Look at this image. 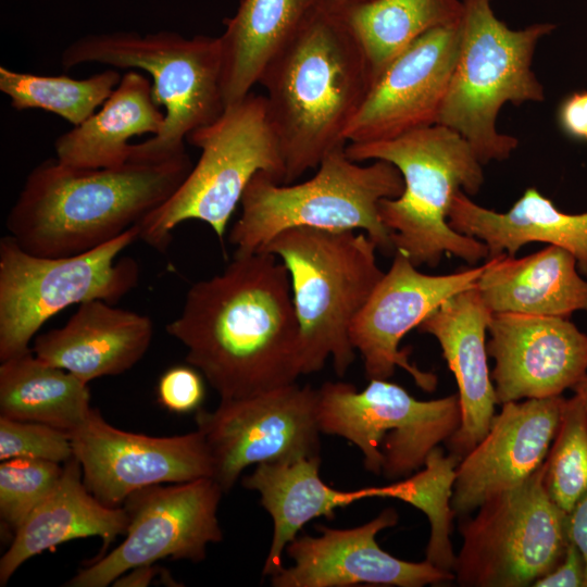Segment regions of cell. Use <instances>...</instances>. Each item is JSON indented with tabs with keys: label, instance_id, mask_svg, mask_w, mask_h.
Instances as JSON below:
<instances>
[{
	"label": "cell",
	"instance_id": "41",
	"mask_svg": "<svg viewBox=\"0 0 587 587\" xmlns=\"http://www.w3.org/2000/svg\"><path fill=\"white\" fill-rule=\"evenodd\" d=\"M364 0H323V8L329 12L338 13L344 9Z\"/></svg>",
	"mask_w": 587,
	"mask_h": 587
},
{
	"label": "cell",
	"instance_id": "18",
	"mask_svg": "<svg viewBox=\"0 0 587 587\" xmlns=\"http://www.w3.org/2000/svg\"><path fill=\"white\" fill-rule=\"evenodd\" d=\"M394 508L352 528L316 525L320 536H297L286 547L294 561L271 576L273 587H349L360 584L423 587L455 580L453 572L426 560L409 562L383 550L376 535L398 524Z\"/></svg>",
	"mask_w": 587,
	"mask_h": 587
},
{
	"label": "cell",
	"instance_id": "22",
	"mask_svg": "<svg viewBox=\"0 0 587 587\" xmlns=\"http://www.w3.org/2000/svg\"><path fill=\"white\" fill-rule=\"evenodd\" d=\"M152 337L149 316L89 300L62 327L37 336L32 351L42 362L88 384L130 370L142 359Z\"/></svg>",
	"mask_w": 587,
	"mask_h": 587
},
{
	"label": "cell",
	"instance_id": "9",
	"mask_svg": "<svg viewBox=\"0 0 587 587\" xmlns=\"http://www.w3.org/2000/svg\"><path fill=\"white\" fill-rule=\"evenodd\" d=\"M186 141L201 150L198 162L173 196L139 223V238L162 253L173 229L187 220L207 223L223 242L228 221L258 172L284 184L280 142L265 96L250 92L226 105Z\"/></svg>",
	"mask_w": 587,
	"mask_h": 587
},
{
	"label": "cell",
	"instance_id": "17",
	"mask_svg": "<svg viewBox=\"0 0 587 587\" xmlns=\"http://www.w3.org/2000/svg\"><path fill=\"white\" fill-rule=\"evenodd\" d=\"M461 22L433 29L376 77L349 122L345 140L372 142L437 124L457 64Z\"/></svg>",
	"mask_w": 587,
	"mask_h": 587
},
{
	"label": "cell",
	"instance_id": "32",
	"mask_svg": "<svg viewBox=\"0 0 587 587\" xmlns=\"http://www.w3.org/2000/svg\"><path fill=\"white\" fill-rule=\"evenodd\" d=\"M122 75L113 68L84 79L66 75L46 76L0 66V91L17 111L39 109L77 126L104 103Z\"/></svg>",
	"mask_w": 587,
	"mask_h": 587
},
{
	"label": "cell",
	"instance_id": "15",
	"mask_svg": "<svg viewBox=\"0 0 587 587\" xmlns=\"http://www.w3.org/2000/svg\"><path fill=\"white\" fill-rule=\"evenodd\" d=\"M87 489L101 503L116 508L136 490L214 476L213 459L198 429L152 437L118 429L96 409L70 435Z\"/></svg>",
	"mask_w": 587,
	"mask_h": 587
},
{
	"label": "cell",
	"instance_id": "29",
	"mask_svg": "<svg viewBox=\"0 0 587 587\" xmlns=\"http://www.w3.org/2000/svg\"><path fill=\"white\" fill-rule=\"evenodd\" d=\"M92 410L85 382L42 362L33 351L1 362L0 415L46 424L70 435Z\"/></svg>",
	"mask_w": 587,
	"mask_h": 587
},
{
	"label": "cell",
	"instance_id": "28",
	"mask_svg": "<svg viewBox=\"0 0 587 587\" xmlns=\"http://www.w3.org/2000/svg\"><path fill=\"white\" fill-rule=\"evenodd\" d=\"M164 120L152 100L150 80L128 71L98 112L55 139V159L78 168L120 166L129 159L130 138L158 135Z\"/></svg>",
	"mask_w": 587,
	"mask_h": 587
},
{
	"label": "cell",
	"instance_id": "16",
	"mask_svg": "<svg viewBox=\"0 0 587 587\" xmlns=\"http://www.w3.org/2000/svg\"><path fill=\"white\" fill-rule=\"evenodd\" d=\"M483 271L484 265L448 275H428L396 250L389 271L376 285L350 330L351 344L363 359L366 378L388 379L399 366L420 388L434 391L437 376L410 362L409 350L399 349L400 341L447 299L476 287Z\"/></svg>",
	"mask_w": 587,
	"mask_h": 587
},
{
	"label": "cell",
	"instance_id": "4",
	"mask_svg": "<svg viewBox=\"0 0 587 587\" xmlns=\"http://www.w3.org/2000/svg\"><path fill=\"white\" fill-rule=\"evenodd\" d=\"M345 152L355 162L382 160L400 171L403 192L380 200L378 212L396 250L416 267L437 266L444 253L469 264L488 257L486 243L448 223L454 193L473 196L485 179L482 162L457 132L435 124L387 140L349 142Z\"/></svg>",
	"mask_w": 587,
	"mask_h": 587
},
{
	"label": "cell",
	"instance_id": "21",
	"mask_svg": "<svg viewBox=\"0 0 587 587\" xmlns=\"http://www.w3.org/2000/svg\"><path fill=\"white\" fill-rule=\"evenodd\" d=\"M491 316L474 287L447 299L417 326L438 340L458 384L461 423L446 442L461 459L484 438L496 415L485 341Z\"/></svg>",
	"mask_w": 587,
	"mask_h": 587
},
{
	"label": "cell",
	"instance_id": "39",
	"mask_svg": "<svg viewBox=\"0 0 587 587\" xmlns=\"http://www.w3.org/2000/svg\"><path fill=\"white\" fill-rule=\"evenodd\" d=\"M569 538L580 551L586 567L585 585L587 587V494L569 513Z\"/></svg>",
	"mask_w": 587,
	"mask_h": 587
},
{
	"label": "cell",
	"instance_id": "3",
	"mask_svg": "<svg viewBox=\"0 0 587 587\" xmlns=\"http://www.w3.org/2000/svg\"><path fill=\"white\" fill-rule=\"evenodd\" d=\"M371 84L354 37L338 14L320 9L259 83L280 142L284 184L347 145L346 128Z\"/></svg>",
	"mask_w": 587,
	"mask_h": 587
},
{
	"label": "cell",
	"instance_id": "6",
	"mask_svg": "<svg viewBox=\"0 0 587 587\" xmlns=\"http://www.w3.org/2000/svg\"><path fill=\"white\" fill-rule=\"evenodd\" d=\"M61 63L65 70L100 63L151 75L152 100L165 109L164 125L158 135L132 143L129 159L160 160L185 151L187 136L214 122L226 107L220 37L172 30L89 34L63 50Z\"/></svg>",
	"mask_w": 587,
	"mask_h": 587
},
{
	"label": "cell",
	"instance_id": "24",
	"mask_svg": "<svg viewBox=\"0 0 587 587\" xmlns=\"http://www.w3.org/2000/svg\"><path fill=\"white\" fill-rule=\"evenodd\" d=\"M578 272L569 250L549 245L520 259L507 253L490 258L476 289L492 313L569 319L587 311V280Z\"/></svg>",
	"mask_w": 587,
	"mask_h": 587
},
{
	"label": "cell",
	"instance_id": "2",
	"mask_svg": "<svg viewBox=\"0 0 587 587\" xmlns=\"http://www.w3.org/2000/svg\"><path fill=\"white\" fill-rule=\"evenodd\" d=\"M191 168L186 150L102 168L47 159L27 175L5 226L23 250L37 257L87 252L145 220L173 196Z\"/></svg>",
	"mask_w": 587,
	"mask_h": 587
},
{
	"label": "cell",
	"instance_id": "5",
	"mask_svg": "<svg viewBox=\"0 0 587 587\" xmlns=\"http://www.w3.org/2000/svg\"><path fill=\"white\" fill-rule=\"evenodd\" d=\"M376 250L364 232L311 227L285 229L258 250L276 255L288 270L302 375L321 371L330 358L344 377L353 363L351 326L385 274Z\"/></svg>",
	"mask_w": 587,
	"mask_h": 587
},
{
	"label": "cell",
	"instance_id": "8",
	"mask_svg": "<svg viewBox=\"0 0 587 587\" xmlns=\"http://www.w3.org/2000/svg\"><path fill=\"white\" fill-rule=\"evenodd\" d=\"M346 147V146H345ZM345 147L326 155L310 179L279 184L258 172L247 185L241 215L229 233L237 252H254L280 232L292 227L361 229L386 255L395 254L390 230L378 205L401 196L404 183L391 163L376 160L362 165L348 158Z\"/></svg>",
	"mask_w": 587,
	"mask_h": 587
},
{
	"label": "cell",
	"instance_id": "34",
	"mask_svg": "<svg viewBox=\"0 0 587 587\" xmlns=\"http://www.w3.org/2000/svg\"><path fill=\"white\" fill-rule=\"evenodd\" d=\"M63 472L60 463L14 458L0 464V516L15 533L49 495Z\"/></svg>",
	"mask_w": 587,
	"mask_h": 587
},
{
	"label": "cell",
	"instance_id": "42",
	"mask_svg": "<svg viewBox=\"0 0 587 587\" xmlns=\"http://www.w3.org/2000/svg\"><path fill=\"white\" fill-rule=\"evenodd\" d=\"M572 389L574 390V396L582 402L587 411V375Z\"/></svg>",
	"mask_w": 587,
	"mask_h": 587
},
{
	"label": "cell",
	"instance_id": "12",
	"mask_svg": "<svg viewBox=\"0 0 587 587\" xmlns=\"http://www.w3.org/2000/svg\"><path fill=\"white\" fill-rule=\"evenodd\" d=\"M369 382L362 390L325 382L317 389L320 430L357 446L366 471L389 479L408 477L460 426L459 396L424 401L387 379Z\"/></svg>",
	"mask_w": 587,
	"mask_h": 587
},
{
	"label": "cell",
	"instance_id": "23",
	"mask_svg": "<svg viewBox=\"0 0 587 587\" xmlns=\"http://www.w3.org/2000/svg\"><path fill=\"white\" fill-rule=\"evenodd\" d=\"M127 524L123 507H108L91 495L84 484L80 464L73 457L64 463L53 489L14 533L0 560V585H7L28 559L68 540L100 537L99 558L117 536L126 533Z\"/></svg>",
	"mask_w": 587,
	"mask_h": 587
},
{
	"label": "cell",
	"instance_id": "25",
	"mask_svg": "<svg viewBox=\"0 0 587 587\" xmlns=\"http://www.w3.org/2000/svg\"><path fill=\"white\" fill-rule=\"evenodd\" d=\"M448 223L455 232L486 243L490 258L505 252L514 257L521 247L534 241L559 246L575 257L579 273L587 277V212H561L534 187L504 213L483 208L458 190Z\"/></svg>",
	"mask_w": 587,
	"mask_h": 587
},
{
	"label": "cell",
	"instance_id": "26",
	"mask_svg": "<svg viewBox=\"0 0 587 587\" xmlns=\"http://www.w3.org/2000/svg\"><path fill=\"white\" fill-rule=\"evenodd\" d=\"M322 8L323 0H239L220 36L225 105L251 92L271 62Z\"/></svg>",
	"mask_w": 587,
	"mask_h": 587
},
{
	"label": "cell",
	"instance_id": "40",
	"mask_svg": "<svg viewBox=\"0 0 587 587\" xmlns=\"http://www.w3.org/2000/svg\"><path fill=\"white\" fill-rule=\"evenodd\" d=\"M128 572V574L125 573L121 575L112 585L127 587L148 586L150 583H152L155 576L161 575L160 573L162 570L153 566V564H150L135 567Z\"/></svg>",
	"mask_w": 587,
	"mask_h": 587
},
{
	"label": "cell",
	"instance_id": "13",
	"mask_svg": "<svg viewBox=\"0 0 587 587\" xmlns=\"http://www.w3.org/2000/svg\"><path fill=\"white\" fill-rule=\"evenodd\" d=\"M223 492L212 477L136 490L123 502L128 517L125 539L65 586L105 587L135 567L165 558L203 561L208 546L223 540L217 519Z\"/></svg>",
	"mask_w": 587,
	"mask_h": 587
},
{
	"label": "cell",
	"instance_id": "14",
	"mask_svg": "<svg viewBox=\"0 0 587 587\" xmlns=\"http://www.w3.org/2000/svg\"><path fill=\"white\" fill-rule=\"evenodd\" d=\"M197 429L210 449L213 478L229 491L250 465L320 455L317 389L297 383L198 409Z\"/></svg>",
	"mask_w": 587,
	"mask_h": 587
},
{
	"label": "cell",
	"instance_id": "36",
	"mask_svg": "<svg viewBox=\"0 0 587 587\" xmlns=\"http://www.w3.org/2000/svg\"><path fill=\"white\" fill-rule=\"evenodd\" d=\"M204 394L202 376L191 366H173L159 379L158 400L163 408L175 413L200 409Z\"/></svg>",
	"mask_w": 587,
	"mask_h": 587
},
{
	"label": "cell",
	"instance_id": "20",
	"mask_svg": "<svg viewBox=\"0 0 587 587\" xmlns=\"http://www.w3.org/2000/svg\"><path fill=\"white\" fill-rule=\"evenodd\" d=\"M561 396L502 404L484 438L457 466L451 505L458 516L515 487L545 462L557 434Z\"/></svg>",
	"mask_w": 587,
	"mask_h": 587
},
{
	"label": "cell",
	"instance_id": "7",
	"mask_svg": "<svg viewBox=\"0 0 587 587\" xmlns=\"http://www.w3.org/2000/svg\"><path fill=\"white\" fill-rule=\"evenodd\" d=\"M457 64L437 124L461 135L482 164L504 161L519 146L497 128L507 103L542 102L545 89L532 68L538 42L555 25L534 23L512 29L499 20L491 0H462Z\"/></svg>",
	"mask_w": 587,
	"mask_h": 587
},
{
	"label": "cell",
	"instance_id": "1",
	"mask_svg": "<svg viewBox=\"0 0 587 587\" xmlns=\"http://www.w3.org/2000/svg\"><path fill=\"white\" fill-rule=\"evenodd\" d=\"M166 332L221 400L260 395L302 375L289 273L265 251H236L221 274L192 284Z\"/></svg>",
	"mask_w": 587,
	"mask_h": 587
},
{
	"label": "cell",
	"instance_id": "27",
	"mask_svg": "<svg viewBox=\"0 0 587 587\" xmlns=\"http://www.w3.org/2000/svg\"><path fill=\"white\" fill-rule=\"evenodd\" d=\"M321 457H302L260 463L242 478L246 489L260 494L261 505L273 521V537L262 574L273 576L283 567V553L310 521L333 517L334 511L366 499L365 487L337 490L320 476Z\"/></svg>",
	"mask_w": 587,
	"mask_h": 587
},
{
	"label": "cell",
	"instance_id": "30",
	"mask_svg": "<svg viewBox=\"0 0 587 587\" xmlns=\"http://www.w3.org/2000/svg\"><path fill=\"white\" fill-rule=\"evenodd\" d=\"M336 14L361 48L373 83L420 37L459 24L463 3L462 0H364Z\"/></svg>",
	"mask_w": 587,
	"mask_h": 587
},
{
	"label": "cell",
	"instance_id": "11",
	"mask_svg": "<svg viewBox=\"0 0 587 587\" xmlns=\"http://www.w3.org/2000/svg\"><path fill=\"white\" fill-rule=\"evenodd\" d=\"M545 464L520 485L487 498L474 516H461L455 582L464 587H525L564 558L569 513L545 487Z\"/></svg>",
	"mask_w": 587,
	"mask_h": 587
},
{
	"label": "cell",
	"instance_id": "31",
	"mask_svg": "<svg viewBox=\"0 0 587 587\" xmlns=\"http://www.w3.org/2000/svg\"><path fill=\"white\" fill-rule=\"evenodd\" d=\"M461 458L437 446L427 455L423 470L390 485L365 487L367 498H394L421 510L428 519L430 536L425 560L453 572L455 558L451 534L455 512L451 505L457 466Z\"/></svg>",
	"mask_w": 587,
	"mask_h": 587
},
{
	"label": "cell",
	"instance_id": "10",
	"mask_svg": "<svg viewBox=\"0 0 587 587\" xmlns=\"http://www.w3.org/2000/svg\"><path fill=\"white\" fill-rule=\"evenodd\" d=\"M140 235L136 224L117 238L87 252L43 258L23 250L7 235L0 239V360L25 354L53 315L89 300L116 303L139 280V265L117 255Z\"/></svg>",
	"mask_w": 587,
	"mask_h": 587
},
{
	"label": "cell",
	"instance_id": "35",
	"mask_svg": "<svg viewBox=\"0 0 587 587\" xmlns=\"http://www.w3.org/2000/svg\"><path fill=\"white\" fill-rule=\"evenodd\" d=\"M68 434L52 426L0 415V460L14 458L65 463L73 458Z\"/></svg>",
	"mask_w": 587,
	"mask_h": 587
},
{
	"label": "cell",
	"instance_id": "19",
	"mask_svg": "<svg viewBox=\"0 0 587 587\" xmlns=\"http://www.w3.org/2000/svg\"><path fill=\"white\" fill-rule=\"evenodd\" d=\"M487 329L498 403L561 396L587 375V335L569 319L492 313Z\"/></svg>",
	"mask_w": 587,
	"mask_h": 587
},
{
	"label": "cell",
	"instance_id": "38",
	"mask_svg": "<svg viewBox=\"0 0 587 587\" xmlns=\"http://www.w3.org/2000/svg\"><path fill=\"white\" fill-rule=\"evenodd\" d=\"M558 120L567 135L587 140V91L567 97L559 108Z\"/></svg>",
	"mask_w": 587,
	"mask_h": 587
},
{
	"label": "cell",
	"instance_id": "37",
	"mask_svg": "<svg viewBox=\"0 0 587 587\" xmlns=\"http://www.w3.org/2000/svg\"><path fill=\"white\" fill-rule=\"evenodd\" d=\"M586 567L578 548L570 541L563 560L547 575L538 578L534 587H584Z\"/></svg>",
	"mask_w": 587,
	"mask_h": 587
},
{
	"label": "cell",
	"instance_id": "33",
	"mask_svg": "<svg viewBox=\"0 0 587 587\" xmlns=\"http://www.w3.org/2000/svg\"><path fill=\"white\" fill-rule=\"evenodd\" d=\"M544 464L548 495L570 513L587 494V411L575 396L564 398L559 427Z\"/></svg>",
	"mask_w": 587,
	"mask_h": 587
}]
</instances>
